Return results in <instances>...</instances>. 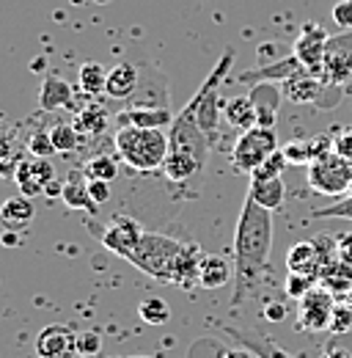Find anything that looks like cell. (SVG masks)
<instances>
[{"label":"cell","mask_w":352,"mask_h":358,"mask_svg":"<svg viewBox=\"0 0 352 358\" xmlns=\"http://www.w3.org/2000/svg\"><path fill=\"white\" fill-rule=\"evenodd\" d=\"M272 251V213L245 199L234 229V295L231 306H240L262 284L264 268Z\"/></svg>","instance_id":"cell-1"},{"label":"cell","mask_w":352,"mask_h":358,"mask_svg":"<svg viewBox=\"0 0 352 358\" xmlns=\"http://www.w3.org/2000/svg\"><path fill=\"white\" fill-rule=\"evenodd\" d=\"M113 146L122 163L140 174H152L163 169L168 152H171V138L168 130H143V127H116Z\"/></svg>","instance_id":"cell-2"},{"label":"cell","mask_w":352,"mask_h":358,"mask_svg":"<svg viewBox=\"0 0 352 358\" xmlns=\"http://www.w3.org/2000/svg\"><path fill=\"white\" fill-rule=\"evenodd\" d=\"M231 64H234V52L228 50V52H223V58L215 64V69L204 80V86L196 91V96L182 108V113H187L210 138L218 133L220 127V110H223V105H220V83L228 75Z\"/></svg>","instance_id":"cell-3"},{"label":"cell","mask_w":352,"mask_h":358,"mask_svg":"<svg viewBox=\"0 0 352 358\" xmlns=\"http://www.w3.org/2000/svg\"><path fill=\"white\" fill-rule=\"evenodd\" d=\"M182 251H184V243H179L174 237L154 234V231H143V240L138 243V248H135L130 262L138 270H143L146 275L171 284L176 259H179Z\"/></svg>","instance_id":"cell-4"},{"label":"cell","mask_w":352,"mask_h":358,"mask_svg":"<svg viewBox=\"0 0 352 358\" xmlns=\"http://www.w3.org/2000/svg\"><path fill=\"white\" fill-rule=\"evenodd\" d=\"M308 187L325 199H342L347 196L352 185V160L339 155L336 149L319 155L308 163Z\"/></svg>","instance_id":"cell-5"},{"label":"cell","mask_w":352,"mask_h":358,"mask_svg":"<svg viewBox=\"0 0 352 358\" xmlns=\"http://www.w3.org/2000/svg\"><path fill=\"white\" fill-rule=\"evenodd\" d=\"M278 152V135L275 127H251L245 133H240V138L231 146V166L240 174H254L270 155Z\"/></svg>","instance_id":"cell-6"},{"label":"cell","mask_w":352,"mask_h":358,"mask_svg":"<svg viewBox=\"0 0 352 358\" xmlns=\"http://www.w3.org/2000/svg\"><path fill=\"white\" fill-rule=\"evenodd\" d=\"M298 325L300 331L308 334H319L330 328V317L336 309V295L328 292L325 287H314L303 301H298Z\"/></svg>","instance_id":"cell-7"},{"label":"cell","mask_w":352,"mask_h":358,"mask_svg":"<svg viewBox=\"0 0 352 358\" xmlns=\"http://www.w3.org/2000/svg\"><path fill=\"white\" fill-rule=\"evenodd\" d=\"M168 138H171V149H176V152H187V155H193L198 163L207 166L212 138L204 133L187 113H179V116H176L174 124L168 127Z\"/></svg>","instance_id":"cell-8"},{"label":"cell","mask_w":352,"mask_h":358,"mask_svg":"<svg viewBox=\"0 0 352 358\" xmlns=\"http://www.w3.org/2000/svg\"><path fill=\"white\" fill-rule=\"evenodd\" d=\"M322 78L328 86H344L352 78V31H342L328 39Z\"/></svg>","instance_id":"cell-9"},{"label":"cell","mask_w":352,"mask_h":358,"mask_svg":"<svg viewBox=\"0 0 352 358\" xmlns=\"http://www.w3.org/2000/svg\"><path fill=\"white\" fill-rule=\"evenodd\" d=\"M328 39H330V36H328V31H325L322 25L308 22L306 28L300 31V36H298L295 47H292V52L298 55V61L303 64V69L314 72V75H319V78H322V72H325Z\"/></svg>","instance_id":"cell-10"},{"label":"cell","mask_w":352,"mask_h":358,"mask_svg":"<svg viewBox=\"0 0 352 358\" xmlns=\"http://www.w3.org/2000/svg\"><path fill=\"white\" fill-rule=\"evenodd\" d=\"M39 358H78V334L69 325H47L36 336Z\"/></svg>","instance_id":"cell-11"},{"label":"cell","mask_w":352,"mask_h":358,"mask_svg":"<svg viewBox=\"0 0 352 358\" xmlns=\"http://www.w3.org/2000/svg\"><path fill=\"white\" fill-rule=\"evenodd\" d=\"M174 113L166 105H132L116 113V127H143V130H168Z\"/></svg>","instance_id":"cell-12"},{"label":"cell","mask_w":352,"mask_h":358,"mask_svg":"<svg viewBox=\"0 0 352 358\" xmlns=\"http://www.w3.org/2000/svg\"><path fill=\"white\" fill-rule=\"evenodd\" d=\"M140 240H143V229L132 218H116L113 224L108 226V231L102 234V245L108 251H113L116 257L127 259V262L132 259V254H135Z\"/></svg>","instance_id":"cell-13"},{"label":"cell","mask_w":352,"mask_h":358,"mask_svg":"<svg viewBox=\"0 0 352 358\" xmlns=\"http://www.w3.org/2000/svg\"><path fill=\"white\" fill-rule=\"evenodd\" d=\"M298 69H303V64L298 61L295 52H289V55H281L275 61H264L259 66L242 72V83H248V86H256V83H284Z\"/></svg>","instance_id":"cell-14"},{"label":"cell","mask_w":352,"mask_h":358,"mask_svg":"<svg viewBox=\"0 0 352 358\" xmlns=\"http://www.w3.org/2000/svg\"><path fill=\"white\" fill-rule=\"evenodd\" d=\"M254 108H256V124L259 127H275L278 122V108L284 99V86L281 83H256L248 91Z\"/></svg>","instance_id":"cell-15"},{"label":"cell","mask_w":352,"mask_h":358,"mask_svg":"<svg viewBox=\"0 0 352 358\" xmlns=\"http://www.w3.org/2000/svg\"><path fill=\"white\" fill-rule=\"evenodd\" d=\"M284 86V96L295 105H311V102H319V94L328 89L325 78L308 72V69H298L289 80L281 83Z\"/></svg>","instance_id":"cell-16"},{"label":"cell","mask_w":352,"mask_h":358,"mask_svg":"<svg viewBox=\"0 0 352 358\" xmlns=\"http://www.w3.org/2000/svg\"><path fill=\"white\" fill-rule=\"evenodd\" d=\"M333 149V138L330 135H316V138H303V141H289L281 152L286 155L289 166H308L311 160H316L319 155Z\"/></svg>","instance_id":"cell-17"},{"label":"cell","mask_w":352,"mask_h":358,"mask_svg":"<svg viewBox=\"0 0 352 358\" xmlns=\"http://www.w3.org/2000/svg\"><path fill=\"white\" fill-rule=\"evenodd\" d=\"M75 105V89L55 78V75H47L42 83V94H39V108L44 113H52V110H61V108H72Z\"/></svg>","instance_id":"cell-18"},{"label":"cell","mask_w":352,"mask_h":358,"mask_svg":"<svg viewBox=\"0 0 352 358\" xmlns=\"http://www.w3.org/2000/svg\"><path fill=\"white\" fill-rule=\"evenodd\" d=\"M64 201H66V207H72V210H88L91 215H96L99 213V204L91 199V193H88V177L83 171H72L69 177L64 179V196H61Z\"/></svg>","instance_id":"cell-19"},{"label":"cell","mask_w":352,"mask_h":358,"mask_svg":"<svg viewBox=\"0 0 352 358\" xmlns=\"http://www.w3.org/2000/svg\"><path fill=\"white\" fill-rule=\"evenodd\" d=\"M135 91H138V66L130 64V61L116 64L110 69V75H108L105 96H110V99H130Z\"/></svg>","instance_id":"cell-20"},{"label":"cell","mask_w":352,"mask_h":358,"mask_svg":"<svg viewBox=\"0 0 352 358\" xmlns=\"http://www.w3.org/2000/svg\"><path fill=\"white\" fill-rule=\"evenodd\" d=\"M319 287H325L336 298H347L352 292V265H347L344 259H336V262L325 265L319 273Z\"/></svg>","instance_id":"cell-21"},{"label":"cell","mask_w":352,"mask_h":358,"mask_svg":"<svg viewBox=\"0 0 352 358\" xmlns=\"http://www.w3.org/2000/svg\"><path fill=\"white\" fill-rule=\"evenodd\" d=\"M204 171V163H198L193 155H187V152H176L171 149L168 152V157H166V163H163V174L168 182H187V179L198 177Z\"/></svg>","instance_id":"cell-22"},{"label":"cell","mask_w":352,"mask_h":358,"mask_svg":"<svg viewBox=\"0 0 352 358\" xmlns=\"http://www.w3.org/2000/svg\"><path fill=\"white\" fill-rule=\"evenodd\" d=\"M286 270H289V273H303V275H314V278H319V273H322V262H319L316 248H314V243H311V240L295 243V245L289 248Z\"/></svg>","instance_id":"cell-23"},{"label":"cell","mask_w":352,"mask_h":358,"mask_svg":"<svg viewBox=\"0 0 352 358\" xmlns=\"http://www.w3.org/2000/svg\"><path fill=\"white\" fill-rule=\"evenodd\" d=\"M231 278H234V265H231L226 257L207 254V257L201 259V278H198V284H201L204 289H220V287H226Z\"/></svg>","instance_id":"cell-24"},{"label":"cell","mask_w":352,"mask_h":358,"mask_svg":"<svg viewBox=\"0 0 352 358\" xmlns=\"http://www.w3.org/2000/svg\"><path fill=\"white\" fill-rule=\"evenodd\" d=\"M223 116H226V122H228L234 130H240V133L256 127V108H254V102H251L248 94H245V96L240 94V96H231L228 102H223Z\"/></svg>","instance_id":"cell-25"},{"label":"cell","mask_w":352,"mask_h":358,"mask_svg":"<svg viewBox=\"0 0 352 358\" xmlns=\"http://www.w3.org/2000/svg\"><path fill=\"white\" fill-rule=\"evenodd\" d=\"M34 215H36V207H34V201H31L28 196H11V199L3 201V210H0L3 226L11 229V231L31 226Z\"/></svg>","instance_id":"cell-26"},{"label":"cell","mask_w":352,"mask_h":358,"mask_svg":"<svg viewBox=\"0 0 352 358\" xmlns=\"http://www.w3.org/2000/svg\"><path fill=\"white\" fill-rule=\"evenodd\" d=\"M284 196H286V187H284V179H262V182H251L248 187V199H254L259 207L264 210H278L284 204Z\"/></svg>","instance_id":"cell-27"},{"label":"cell","mask_w":352,"mask_h":358,"mask_svg":"<svg viewBox=\"0 0 352 358\" xmlns=\"http://www.w3.org/2000/svg\"><path fill=\"white\" fill-rule=\"evenodd\" d=\"M108 69L102 66V64H96V61H88L80 66V91L86 94V96H99V94H105L108 89Z\"/></svg>","instance_id":"cell-28"},{"label":"cell","mask_w":352,"mask_h":358,"mask_svg":"<svg viewBox=\"0 0 352 358\" xmlns=\"http://www.w3.org/2000/svg\"><path fill=\"white\" fill-rule=\"evenodd\" d=\"M108 124H110V119H108V113H105L99 105H91L86 110H78V119H75L78 133L102 135L108 130Z\"/></svg>","instance_id":"cell-29"},{"label":"cell","mask_w":352,"mask_h":358,"mask_svg":"<svg viewBox=\"0 0 352 358\" xmlns=\"http://www.w3.org/2000/svg\"><path fill=\"white\" fill-rule=\"evenodd\" d=\"M83 174L88 179H105V182H113L119 177V160L113 155H94L91 160H86L83 166Z\"/></svg>","instance_id":"cell-30"},{"label":"cell","mask_w":352,"mask_h":358,"mask_svg":"<svg viewBox=\"0 0 352 358\" xmlns=\"http://www.w3.org/2000/svg\"><path fill=\"white\" fill-rule=\"evenodd\" d=\"M138 317L146 322V325H166L171 320V309L163 298H143L138 303Z\"/></svg>","instance_id":"cell-31"},{"label":"cell","mask_w":352,"mask_h":358,"mask_svg":"<svg viewBox=\"0 0 352 358\" xmlns=\"http://www.w3.org/2000/svg\"><path fill=\"white\" fill-rule=\"evenodd\" d=\"M14 182L20 185L22 196H28V199H34V196L44 193V187H47L42 179L34 174V169H31V160H22V163L14 169Z\"/></svg>","instance_id":"cell-32"},{"label":"cell","mask_w":352,"mask_h":358,"mask_svg":"<svg viewBox=\"0 0 352 358\" xmlns=\"http://www.w3.org/2000/svg\"><path fill=\"white\" fill-rule=\"evenodd\" d=\"M50 135H52V143H55L58 155H72L78 149V143H80V133H78L75 124H55L50 130Z\"/></svg>","instance_id":"cell-33"},{"label":"cell","mask_w":352,"mask_h":358,"mask_svg":"<svg viewBox=\"0 0 352 358\" xmlns=\"http://www.w3.org/2000/svg\"><path fill=\"white\" fill-rule=\"evenodd\" d=\"M314 287H319V278L303 275V273H289L286 281H284V292H286L292 301H303Z\"/></svg>","instance_id":"cell-34"},{"label":"cell","mask_w":352,"mask_h":358,"mask_svg":"<svg viewBox=\"0 0 352 358\" xmlns=\"http://www.w3.org/2000/svg\"><path fill=\"white\" fill-rule=\"evenodd\" d=\"M289 163H286V155L278 149L275 155H270L267 160H264L262 166L251 174V182H262V179H278L281 174H284V169H286Z\"/></svg>","instance_id":"cell-35"},{"label":"cell","mask_w":352,"mask_h":358,"mask_svg":"<svg viewBox=\"0 0 352 358\" xmlns=\"http://www.w3.org/2000/svg\"><path fill=\"white\" fill-rule=\"evenodd\" d=\"M314 218H344V221H352V185L347 190V196L330 201L322 210H314Z\"/></svg>","instance_id":"cell-36"},{"label":"cell","mask_w":352,"mask_h":358,"mask_svg":"<svg viewBox=\"0 0 352 358\" xmlns=\"http://www.w3.org/2000/svg\"><path fill=\"white\" fill-rule=\"evenodd\" d=\"M311 243L316 248V257H319L322 268L339 259V237H333V234H316Z\"/></svg>","instance_id":"cell-37"},{"label":"cell","mask_w":352,"mask_h":358,"mask_svg":"<svg viewBox=\"0 0 352 358\" xmlns=\"http://www.w3.org/2000/svg\"><path fill=\"white\" fill-rule=\"evenodd\" d=\"M330 334L336 336H352V306L344 303H336L333 317H330Z\"/></svg>","instance_id":"cell-38"},{"label":"cell","mask_w":352,"mask_h":358,"mask_svg":"<svg viewBox=\"0 0 352 358\" xmlns=\"http://www.w3.org/2000/svg\"><path fill=\"white\" fill-rule=\"evenodd\" d=\"M28 152H31L34 157H50V155H58L50 130H36V133L31 135V138H28Z\"/></svg>","instance_id":"cell-39"},{"label":"cell","mask_w":352,"mask_h":358,"mask_svg":"<svg viewBox=\"0 0 352 358\" xmlns=\"http://www.w3.org/2000/svg\"><path fill=\"white\" fill-rule=\"evenodd\" d=\"M102 350V336L96 331H80L78 334V353L83 358H94Z\"/></svg>","instance_id":"cell-40"},{"label":"cell","mask_w":352,"mask_h":358,"mask_svg":"<svg viewBox=\"0 0 352 358\" xmlns=\"http://www.w3.org/2000/svg\"><path fill=\"white\" fill-rule=\"evenodd\" d=\"M333 22L342 31H352V0H339L333 6Z\"/></svg>","instance_id":"cell-41"},{"label":"cell","mask_w":352,"mask_h":358,"mask_svg":"<svg viewBox=\"0 0 352 358\" xmlns=\"http://www.w3.org/2000/svg\"><path fill=\"white\" fill-rule=\"evenodd\" d=\"M88 193H91V199L102 207V204L110 199V182H105V179H88Z\"/></svg>","instance_id":"cell-42"},{"label":"cell","mask_w":352,"mask_h":358,"mask_svg":"<svg viewBox=\"0 0 352 358\" xmlns=\"http://www.w3.org/2000/svg\"><path fill=\"white\" fill-rule=\"evenodd\" d=\"M333 149H336L339 155H344L347 160H352V127L347 130V133H342L333 138Z\"/></svg>","instance_id":"cell-43"},{"label":"cell","mask_w":352,"mask_h":358,"mask_svg":"<svg viewBox=\"0 0 352 358\" xmlns=\"http://www.w3.org/2000/svg\"><path fill=\"white\" fill-rule=\"evenodd\" d=\"M322 358H352V350L350 348H344V342H342V336H339L333 345H328V348H325Z\"/></svg>","instance_id":"cell-44"},{"label":"cell","mask_w":352,"mask_h":358,"mask_svg":"<svg viewBox=\"0 0 352 358\" xmlns=\"http://www.w3.org/2000/svg\"><path fill=\"white\" fill-rule=\"evenodd\" d=\"M339 259H344L347 265H352V231L339 234Z\"/></svg>","instance_id":"cell-45"},{"label":"cell","mask_w":352,"mask_h":358,"mask_svg":"<svg viewBox=\"0 0 352 358\" xmlns=\"http://www.w3.org/2000/svg\"><path fill=\"white\" fill-rule=\"evenodd\" d=\"M264 314H267L270 322H281V320L286 317V306H284V303H270V306L264 309Z\"/></svg>","instance_id":"cell-46"},{"label":"cell","mask_w":352,"mask_h":358,"mask_svg":"<svg viewBox=\"0 0 352 358\" xmlns=\"http://www.w3.org/2000/svg\"><path fill=\"white\" fill-rule=\"evenodd\" d=\"M3 245H6V248H17V245H20V234L11 231V229H6V234H3Z\"/></svg>","instance_id":"cell-47"},{"label":"cell","mask_w":352,"mask_h":358,"mask_svg":"<svg viewBox=\"0 0 352 358\" xmlns=\"http://www.w3.org/2000/svg\"><path fill=\"white\" fill-rule=\"evenodd\" d=\"M44 193H50V196H64V182H58V179H52V182H47V187H44Z\"/></svg>","instance_id":"cell-48"},{"label":"cell","mask_w":352,"mask_h":358,"mask_svg":"<svg viewBox=\"0 0 352 358\" xmlns=\"http://www.w3.org/2000/svg\"><path fill=\"white\" fill-rule=\"evenodd\" d=\"M220 358H251V353L248 350H226Z\"/></svg>","instance_id":"cell-49"},{"label":"cell","mask_w":352,"mask_h":358,"mask_svg":"<svg viewBox=\"0 0 352 358\" xmlns=\"http://www.w3.org/2000/svg\"><path fill=\"white\" fill-rule=\"evenodd\" d=\"M347 303H350V306H352V292H350V295H347Z\"/></svg>","instance_id":"cell-50"},{"label":"cell","mask_w":352,"mask_h":358,"mask_svg":"<svg viewBox=\"0 0 352 358\" xmlns=\"http://www.w3.org/2000/svg\"><path fill=\"white\" fill-rule=\"evenodd\" d=\"M130 358H152V356H130Z\"/></svg>","instance_id":"cell-51"},{"label":"cell","mask_w":352,"mask_h":358,"mask_svg":"<svg viewBox=\"0 0 352 358\" xmlns=\"http://www.w3.org/2000/svg\"><path fill=\"white\" fill-rule=\"evenodd\" d=\"M110 358H116V356H110Z\"/></svg>","instance_id":"cell-52"}]
</instances>
